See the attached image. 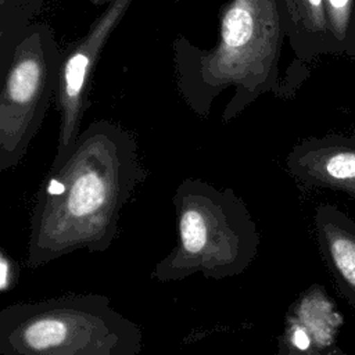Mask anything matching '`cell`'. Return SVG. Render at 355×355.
<instances>
[{"mask_svg":"<svg viewBox=\"0 0 355 355\" xmlns=\"http://www.w3.org/2000/svg\"><path fill=\"white\" fill-rule=\"evenodd\" d=\"M92 1V4H94V6H101V4H108L110 1H112V0H90Z\"/></svg>","mask_w":355,"mask_h":355,"instance_id":"cell-16","label":"cell"},{"mask_svg":"<svg viewBox=\"0 0 355 355\" xmlns=\"http://www.w3.org/2000/svg\"><path fill=\"white\" fill-rule=\"evenodd\" d=\"M176 244L153 269L159 283L193 275L223 280L243 275L255 261L259 230L233 189L187 178L173 194Z\"/></svg>","mask_w":355,"mask_h":355,"instance_id":"cell-3","label":"cell"},{"mask_svg":"<svg viewBox=\"0 0 355 355\" xmlns=\"http://www.w3.org/2000/svg\"><path fill=\"white\" fill-rule=\"evenodd\" d=\"M18 277L17 262L4 250L0 251V290L3 294L14 288Z\"/></svg>","mask_w":355,"mask_h":355,"instance_id":"cell-13","label":"cell"},{"mask_svg":"<svg viewBox=\"0 0 355 355\" xmlns=\"http://www.w3.org/2000/svg\"><path fill=\"white\" fill-rule=\"evenodd\" d=\"M326 355H347L341 348L334 347V348H326Z\"/></svg>","mask_w":355,"mask_h":355,"instance_id":"cell-15","label":"cell"},{"mask_svg":"<svg viewBox=\"0 0 355 355\" xmlns=\"http://www.w3.org/2000/svg\"><path fill=\"white\" fill-rule=\"evenodd\" d=\"M324 262L344 297L355 306V220L331 204H320L313 216Z\"/></svg>","mask_w":355,"mask_h":355,"instance_id":"cell-8","label":"cell"},{"mask_svg":"<svg viewBox=\"0 0 355 355\" xmlns=\"http://www.w3.org/2000/svg\"><path fill=\"white\" fill-rule=\"evenodd\" d=\"M133 0H112L92 22L90 28L75 43L62 51L57 105L60 110V129L55 154L50 168L61 165L72 153L80 135L83 114L92 86L94 67L101 51L116 29Z\"/></svg>","mask_w":355,"mask_h":355,"instance_id":"cell-6","label":"cell"},{"mask_svg":"<svg viewBox=\"0 0 355 355\" xmlns=\"http://www.w3.org/2000/svg\"><path fill=\"white\" fill-rule=\"evenodd\" d=\"M286 166L305 186L331 189L355 198V132L304 139L288 153Z\"/></svg>","mask_w":355,"mask_h":355,"instance_id":"cell-7","label":"cell"},{"mask_svg":"<svg viewBox=\"0 0 355 355\" xmlns=\"http://www.w3.org/2000/svg\"><path fill=\"white\" fill-rule=\"evenodd\" d=\"M137 336L141 329L96 293L15 302L0 312L1 355H87Z\"/></svg>","mask_w":355,"mask_h":355,"instance_id":"cell-4","label":"cell"},{"mask_svg":"<svg viewBox=\"0 0 355 355\" xmlns=\"http://www.w3.org/2000/svg\"><path fill=\"white\" fill-rule=\"evenodd\" d=\"M62 51L53 28L33 22L17 43L1 75L0 171L17 166L57 94Z\"/></svg>","mask_w":355,"mask_h":355,"instance_id":"cell-5","label":"cell"},{"mask_svg":"<svg viewBox=\"0 0 355 355\" xmlns=\"http://www.w3.org/2000/svg\"><path fill=\"white\" fill-rule=\"evenodd\" d=\"M294 55L311 64L329 53V29L323 0H276Z\"/></svg>","mask_w":355,"mask_h":355,"instance_id":"cell-9","label":"cell"},{"mask_svg":"<svg viewBox=\"0 0 355 355\" xmlns=\"http://www.w3.org/2000/svg\"><path fill=\"white\" fill-rule=\"evenodd\" d=\"M272 355H326V349H320L318 347L300 348L286 337H280L277 351Z\"/></svg>","mask_w":355,"mask_h":355,"instance_id":"cell-14","label":"cell"},{"mask_svg":"<svg viewBox=\"0 0 355 355\" xmlns=\"http://www.w3.org/2000/svg\"><path fill=\"white\" fill-rule=\"evenodd\" d=\"M146 169L123 126L98 119L85 128L68 158L50 168L31 214L26 265L39 268L75 251L104 252Z\"/></svg>","mask_w":355,"mask_h":355,"instance_id":"cell-1","label":"cell"},{"mask_svg":"<svg viewBox=\"0 0 355 355\" xmlns=\"http://www.w3.org/2000/svg\"><path fill=\"white\" fill-rule=\"evenodd\" d=\"M143 348V336L132 337L110 347L98 348L87 355H139Z\"/></svg>","mask_w":355,"mask_h":355,"instance_id":"cell-12","label":"cell"},{"mask_svg":"<svg viewBox=\"0 0 355 355\" xmlns=\"http://www.w3.org/2000/svg\"><path fill=\"white\" fill-rule=\"evenodd\" d=\"M42 0H0V76L4 73L11 54L40 12Z\"/></svg>","mask_w":355,"mask_h":355,"instance_id":"cell-10","label":"cell"},{"mask_svg":"<svg viewBox=\"0 0 355 355\" xmlns=\"http://www.w3.org/2000/svg\"><path fill=\"white\" fill-rule=\"evenodd\" d=\"M172 1H179V0H172Z\"/></svg>","mask_w":355,"mask_h":355,"instance_id":"cell-17","label":"cell"},{"mask_svg":"<svg viewBox=\"0 0 355 355\" xmlns=\"http://www.w3.org/2000/svg\"><path fill=\"white\" fill-rule=\"evenodd\" d=\"M354 132H355V125H354Z\"/></svg>","mask_w":355,"mask_h":355,"instance_id":"cell-18","label":"cell"},{"mask_svg":"<svg viewBox=\"0 0 355 355\" xmlns=\"http://www.w3.org/2000/svg\"><path fill=\"white\" fill-rule=\"evenodd\" d=\"M323 1L330 55L355 60V0Z\"/></svg>","mask_w":355,"mask_h":355,"instance_id":"cell-11","label":"cell"},{"mask_svg":"<svg viewBox=\"0 0 355 355\" xmlns=\"http://www.w3.org/2000/svg\"><path fill=\"white\" fill-rule=\"evenodd\" d=\"M286 37L276 0H229L219 8L218 39L201 49L179 35L172 43L178 90L187 107L207 118L216 97L233 89L222 114L229 122L259 96L288 98L294 92L280 82Z\"/></svg>","mask_w":355,"mask_h":355,"instance_id":"cell-2","label":"cell"}]
</instances>
